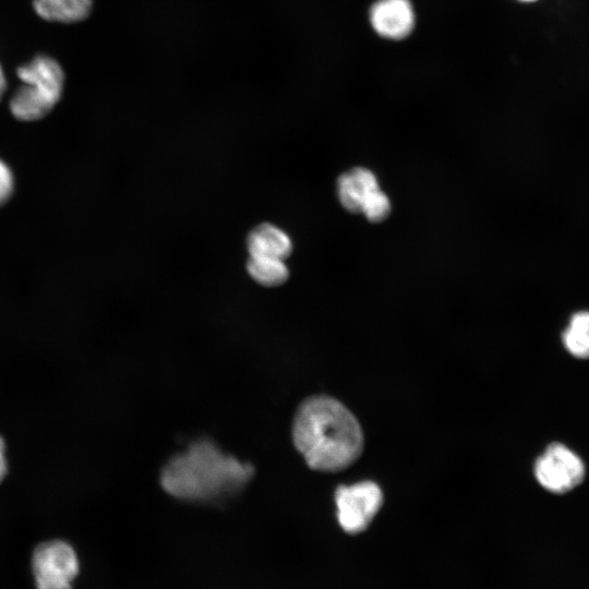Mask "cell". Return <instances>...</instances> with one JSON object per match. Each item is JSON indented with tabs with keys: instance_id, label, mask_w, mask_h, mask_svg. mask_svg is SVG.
<instances>
[{
	"instance_id": "6da1fadb",
	"label": "cell",
	"mask_w": 589,
	"mask_h": 589,
	"mask_svg": "<svg viewBox=\"0 0 589 589\" xmlns=\"http://www.w3.org/2000/svg\"><path fill=\"white\" fill-rule=\"evenodd\" d=\"M292 441L308 466L334 472L352 465L363 449L361 426L340 401L329 396H311L297 409Z\"/></svg>"
},
{
	"instance_id": "7a4b0ae2",
	"label": "cell",
	"mask_w": 589,
	"mask_h": 589,
	"mask_svg": "<svg viewBox=\"0 0 589 589\" xmlns=\"http://www.w3.org/2000/svg\"><path fill=\"white\" fill-rule=\"evenodd\" d=\"M250 464L223 453L209 440H199L164 467L160 484L176 498L212 502L236 494L252 478Z\"/></svg>"
},
{
	"instance_id": "3957f363",
	"label": "cell",
	"mask_w": 589,
	"mask_h": 589,
	"mask_svg": "<svg viewBox=\"0 0 589 589\" xmlns=\"http://www.w3.org/2000/svg\"><path fill=\"white\" fill-rule=\"evenodd\" d=\"M22 84L10 100L12 115L23 121H35L48 115L60 100L64 72L60 63L47 55H37L16 69Z\"/></svg>"
},
{
	"instance_id": "277c9868",
	"label": "cell",
	"mask_w": 589,
	"mask_h": 589,
	"mask_svg": "<svg viewBox=\"0 0 589 589\" xmlns=\"http://www.w3.org/2000/svg\"><path fill=\"white\" fill-rule=\"evenodd\" d=\"M337 519L349 533L363 531L377 514L383 503L380 486L372 481L340 485L335 492Z\"/></svg>"
},
{
	"instance_id": "5b68a950",
	"label": "cell",
	"mask_w": 589,
	"mask_h": 589,
	"mask_svg": "<svg viewBox=\"0 0 589 589\" xmlns=\"http://www.w3.org/2000/svg\"><path fill=\"white\" fill-rule=\"evenodd\" d=\"M79 570L73 549L62 541L38 545L33 555V572L38 589H71Z\"/></svg>"
},
{
	"instance_id": "8992f818",
	"label": "cell",
	"mask_w": 589,
	"mask_h": 589,
	"mask_svg": "<svg viewBox=\"0 0 589 589\" xmlns=\"http://www.w3.org/2000/svg\"><path fill=\"white\" fill-rule=\"evenodd\" d=\"M534 474L538 482L553 493H565L584 479L582 460L568 447L553 443L537 459Z\"/></svg>"
},
{
	"instance_id": "52a82bcc",
	"label": "cell",
	"mask_w": 589,
	"mask_h": 589,
	"mask_svg": "<svg viewBox=\"0 0 589 589\" xmlns=\"http://www.w3.org/2000/svg\"><path fill=\"white\" fill-rule=\"evenodd\" d=\"M370 22L380 36L399 40L414 26L413 8L409 0H377L370 9Z\"/></svg>"
},
{
	"instance_id": "ba28073f",
	"label": "cell",
	"mask_w": 589,
	"mask_h": 589,
	"mask_svg": "<svg viewBox=\"0 0 589 589\" xmlns=\"http://www.w3.org/2000/svg\"><path fill=\"white\" fill-rule=\"evenodd\" d=\"M377 189L380 185L375 175L362 167L340 175L337 181L339 202L351 213L361 212L365 196Z\"/></svg>"
},
{
	"instance_id": "9c48e42d",
	"label": "cell",
	"mask_w": 589,
	"mask_h": 589,
	"mask_svg": "<svg viewBox=\"0 0 589 589\" xmlns=\"http://www.w3.org/2000/svg\"><path fill=\"white\" fill-rule=\"evenodd\" d=\"M247 248L250 256L285 260L292 251V241L279 227L262 224L249 233Z\"/></svg>"
},
{
	"instance_id": "30bf717a",
	"label": "cell",
	"mask_w": 589,
	"mask_h": 589,
	"mask_svg": "<svg viewBox=\"0 0 589 589\" xmlns=\"http://www.w3.org/2000/svg\"><path fill=\"white\" fill-rule=\"evenodd\" d=\"M35 12L44 20L58 23H76L85 20L93 0H33Z\"/></svg>"
},
{
	"instance_id": "8fae6325",
	"label": "cell",
	"mask_w": 589,
	"mask_h": 589,
	"mask_svg": "<svg viewBox=\"0 0 589 589\" xmlns=\"http://www.w3.org/2000/svg\"><path fill=\"white\" fill-rule=\"evenodd\" d=\"M247 271L251 278L265 287H277L287 281L289 269L285 260L250 256Z\"/></svg>"
},
{
	"instance_id": "7c38bea8",
	"label": "cell",
	"mask_w": 589,
	"mask_h": 589,
	"mask_svg": "<svg viewBox=\"0 0 589 589\" xmlns=\"http://www.w3.org/2000/svg\"><path fill=\"white\" fill-rule=\"evenodd\" d=\"M565 348L577 358L589 357V312L575 313L563 333Z\"/></svg>"
},
{
	"instance_id": "4fadbf2b",
	"label": "cell",
	"mask_w": 589,
	"mask_h": 589,
	"mask_svg": "<svg viewBox=\"0 0 589 589\" xmlns=\"http://www.w3.org/2000/svg\"><path fill=\"white\" fill-rule=\"evenodd\" d=\"M392 205L387 195L377 189L368 194L363 201L361 213L372 223L384 220L390 213Z\"/></svg>"
},
{
	"instance_id": "5bb4252c",
	"label": "cell",
	"mask_w": 589,
	"mask_h": 589,
	"mask_svg": "<svg viewBox=\"0 0 589 589\" xmlns=\"http://www.w3.org/2000/svg\"><path fill=\"white\" fill-rule=\"evenodd\" d=\"M13 190V177L9 167L0 159V204L5 202Z\"/></svg>"
},
{
	"instance_id": "9a60e30c",
	"label": "cell",
	"mask_w": 589,
	"mask_h": 589,
	"mask_svg": "<svg viewBox=\"0 0 589 589\" xmlns=\"http://www.w3.org/2000/svg\"><path fill=\"white\" fill-rule=\"evenodd\" d=\"M7 472V461L4 456V442L0 436V482Z\"/></svg>"
},
{
	"instance_id": "2e32d148",
	"label": "cell",
	"mask_w": 589,
	"mask_h": 589,
	"mask_svg": "<svg viewBox=\"0 0 589 589\" xmlns=\"http://www.w3.org/2000/svg\"><path fill=\"white\" fill-rule=\"evenodd\" d=\"M5 89H7L5 75H4L3 69H2V67L0 64V99L2 98Z\"/></svg>"
},
{
	"instance_id": "e0dca14e",
	"label": "cell",
	"mask_w": 589,
	"mask_h": 589,
	"mask_svg": "<svg viewBox=\"0 0 589 589\" xmlns=\"http://www.w3.org/2000/svg\"><path fill=\"white\" fill-rule=\"evenodd\" d=\"M517 1H520V2H534L537 0H517Z\"/></svg>"
}]
</instances>
